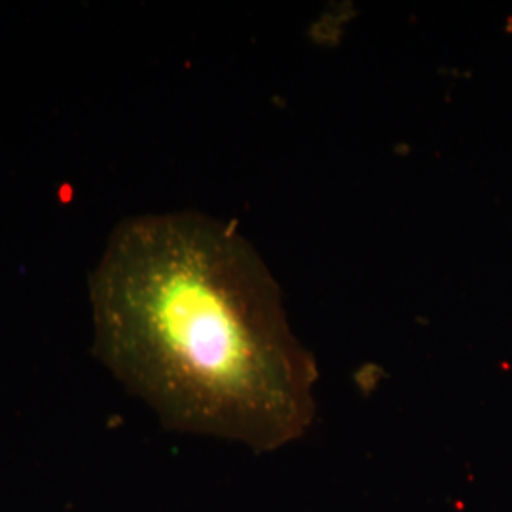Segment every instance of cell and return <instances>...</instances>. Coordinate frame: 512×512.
<instances>
[{
    "mask_svg": "<svg viewBox=\"0 0 512 512\" xmlns=\"http://www.w3.org/2000/svg\"><path fill=\"white\" fill-rule=\"evenodd\" d=\"M90 300L101 355L167 420L260 448L308 429L317 368L234 224L194 211L120 222Z\"/></svg>",
    "mask_w": 512,
    "mask_h": 512,
    "instance_id": "obj_1",
    "label": "cell"
}]
</instances>
